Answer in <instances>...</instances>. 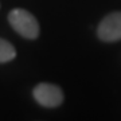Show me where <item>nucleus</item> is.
<instances>
[{
  "label": "nucleus",
  "instance_id": "7ed1b4c3",
  "mask_svg": "<svg viewBox=\"0 0 121 121\" xmlns=\"http://www.w3.org/2000/svg\"><path fill=\"white\" fill-rule=\"evenodd\" d=\"M97 35L104 42H117L121 39V11L106 15L97 28Z\"/></svg>",
  "mask_w": 121,
  "mask_h": 121
},
{
  "label": "nucleus",
  "instance_id": "f257e3e1",
  "mask_svg": "<svg viewBox=\"0 0 121 121\" xmlns=\"http://www.w3.org/2000/svg\"><path fill=\"white\" fill-rule=\"evenodd\" d=\"M8 22L17 34L26 39H36L39 36V23L36 17L24 8H15L8 13Z\"/></svg>",
  "mask_w": 121,
  "mask_h": 121
},
{
  "label": "nucleus",
  "instance_id": "f03ea898",
  "mask_svg": "<svg viewBox=\"0 0 121 121\" xmlns=\"http://www.w3.org/2000/svg\"><path fill=\"white\" fill-rule=\"evenodd\" d=\"M32 94H34L35 101L44 108H56L65 99L62 89L59 86L54 85V83H48V82L38 83L35 86Z\"/></svg>",
  "mask_w": 121,
  "mask_h": 121
},
{
  "label": "nucleus",
  "instance_id": "20e7f679",
  "mask_svg": "<svg viewBox=\"0 0 121 121\" xmlns=\"http://www.w3.org/2000/svg\"><path fill=\"white\" fill-rule=\"evenodd\" d=\"M16 56V50L8 40L0 38V63H7Z\"/></svg>",
  "mask_w": 121,
  "mask_h": 121
}]
</instances>
